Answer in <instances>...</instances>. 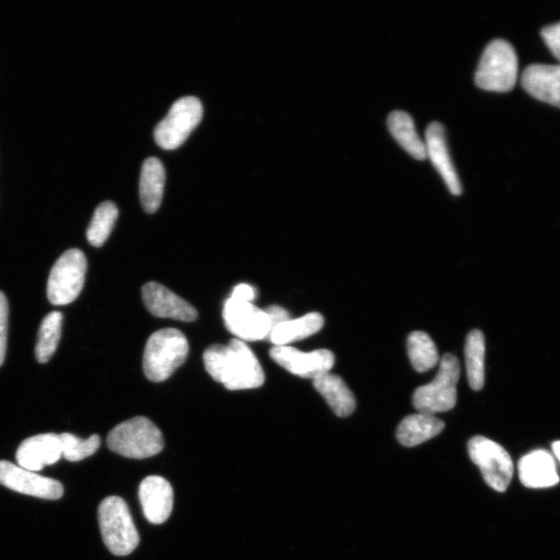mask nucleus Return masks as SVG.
Returning a JSON list of instances; mask_svg holds the SVG:
<instances>
[{"label":"nucleus","mask_w":560,"mask_h":560,"mask_svg":"<svg viewBox=\"0 0 560 560\" xmlns=\"http://www.w3.org/2000/svg\"><path fill=\"white\" fill-rule=\"evenodd\" d=\"M204 363L210 376L230 390L259 388L265 382L258 358L238 339L228 346L209 347L204 353Z\"/></svg>","instance_id":"nucleus-1"},{"label":"nucleus","mask_w":560,"mask_h":560,"mask_svg":"<svg viewBox=\"0 0 560 560\" xmlns=\"http://www.w3.org/2000/svg\"><path fill=\"white\" fill-rule=\"evenodd\" d=\"M111 452L130 459L143 460L162 452L161 431L144 416H137L112 429L107 436Z\"/></svg>","instance_id":"nucleus-2"},{"label":"nucleus","mask_w":560,"mask_h":560,"mask_svg":"<svg viewBox=\"0 0 560 560\" xmlns=\"http://www.w3.org/2000/svg\"><path fill=\"white\" fill-rule=\"evenodd\" d=\"M189 345L178 329L166 328L154 332L145 348L144 372L153 382L170 378L187 359Z\"/></svg>","instance_id":"nucleus-3"},{"label":"nucleus","mask_w":560,"mask_h":560,"mask_svg":"<svg viewBox=\"0 0 560 560\" xmlns=\"http://www.w3.org/2000/svg\"><path fill=\"white\" fill-rule=\"evenodd\" d=\"M98 518L103 542L112 554L126 556L136 549L140 538L123 498L106 497L100 503Z\"/></svg>","instance_id":"nucleus-4"},{"label":"nucleus","mask_w":560,"mask_h":560,"mask_svg":"<svg viewBox=\"0 0 560 560\" xmlns=\"http://www.w3.org/2000/svg\"><path fill=\"white\" fill-rule=\"evenodd\" d=\"M518 77V56L507 41L494 40L485 49L475 83L489 92L506 93L513 90Z\"/></svg>","instance_id":"nucleus-5"},{"label":"nucleus","mask_w":560,"mask_h":560,"mask_svg":"<svg viewBox=\"0 0 560 560\" xmlns=\"http://www.w3.org/2000/svg\"><path fill=\"white\" fill-rule=\"evenodd\" d=\"M461 368L453 354H445L440 361L436 378L419 387L413 395V405L418 413L434 415L452 410L457 404V384Z\"/></svg>","instance_id":"nucleus-6"},{"label":"nucleus","mask_w":560,"mask_h":560,"mask_svg":"<svg viewBox=\"0 0 560 560\" xmlns=\"http://www.w3.org/2000/svg\"><path fill=\"white\" fill-rule=\"evenodd\" d=\"M87 269V258L81 250L66 251L51 269L47 286L49 301L59 306L75 301L84 286Z\"/></svg>","instance_id":"nucleus-7"},{"label":"nucleus","mask_w":560,"mask_h":560,"mask_svg":"<svg viewBox=\"0 0 560 560\" xmlns=\"http://www.w3.org/2000/svg\"><path fill=\"white\" fill-rule=\"evenodd\" d=\"M203 114V105L198 98L179 99L155 129L157 145L170 151L181 147L191 132L201 123Z\"/></svg>","instance_id":"nucleus-8"},{"label":"nucleus","mask_w":560,"mask_h":560,"mask_svg":"<svg viewBox=\"0 0 560 560\" xmlns=\"http://www.w3.org/2000/svg\"><path fill=\"white\" fill-rule=\"evenodd\" d=\"M468 453L492 489L498 492L507 491L513 479L514 464L509 453L501 445L489 438L475 436L468 442Z\"/></svg>","instance_id":"nucleus-9"},{"label":"nucleus","mask_w":560,"mask_h":560,"mask_svg":"<svg viewBox=\"0 0 560 560\" xmlns=\"http://www.w3.org/2000/svg\"><path fill=\"white\" fill-rule=\"evenodd\" d=\"M223 320L228 330L242 342L268 340L272 330L265 311L252 304L230 297L223 307Z\"/></svg>","instance_id":"nucleus-10"},{"label":"nucleus","mask_w":560,"mask_h":560,"mask_svg":"<svg viewBox=\"0 0 560 560\" xmlns=\"http://www.w3.org/2000/svg\"><path fill=\"white\" fill-rule=\"evenodd\" d=\"M0 485L21 494L48 500H58L64 495V486L59 481L45 478L9 461H0Z\"/></svg>","instance_id":"nucleus-11"},{"label":"nucleus","mask_w":560,"mask_h":560,"mask_svg":"<svg viewBox=\"0 0 560 560\" xmlns=\"http://www.w3.org/2000/svg\"><path fill=\"white\" fill-rule=\"evenodd\" d=\"M270 356L291 374L314 380L328 374L335 361L333 353L329 350L321 349L304 353L288 346L272 348Z\"/></svg>","instance_id":"nucleus-12"},{"label":"nucleus","mask_w":560,"mask_h":560,"mask_svg":"<svg viewBox=\"0 0 560 560\" xmlns=\"http://www.w3.org/2000/svg\"><path fill=\"white\" fill-rule=\"evenodd\" d=\"M143 300L148 311L158 318L193 322L199 317L191 304L158 283L144 286Z\"/></svg>","instance_id":"nucleus-13"},{"label":"nucleus","mask_w":560,"mask_h":560,"mask_svg":"<svg viewBox=\"0 0 560 560\" xmlns=\"http://www.w3.org/2000/svg\"><path fill=\"white\" fill-rule=\"evenodd\" d=\"M62 455L60 435L41 434L25 439L18 447L16 461L26 470L37 472L59 462Z\"/></svg>","instance_id":"nucleus-14"},{"label":"nucleus","mask_w":560,"mask_h":560,"mask_svg":"<svg viewBox=\"0 0 560 560\" xmlns=\"http://www.w3.org/2000/svg\"><path fill=\"white\" fill-rule=\"evenodd\" d=\"M139 500L147 520L162 524L171 517L174 508L172 485L158 475L146 478L139 487Z\"/></svg>","instance_id":"nucleus-15"},{"label":"nucleus","mask_w":560,"mask_h":560,"mask_svg":"<svg viewBox=\"0 0 560 560\" xmlns=\"http://www.w3.org/2000/svg\"><path fill=\"white\" fill-rule=\"evenodd\" d=\"M427 158L431 160L448 190L454 195L462 193V184L448 151L445 129L437 122L431 123L426 132Z\"/></svg>","instance_id":"nucleus-16"},{"label":"nucleus","mask_w":560,"mask_h":560,"mask_svg":"<svg viewBox=\"0 0 560 560\" xmlns=\"http://www.w3.org/2000/svg\"><path fill=\"white\" fill-rule=\"evenodd\" d=\"M521 82L529 95L560 108V65L528 66Z\"/></svg>","instance_id":"nucleus-17"},{"label":"nucleus","mask_w":560,"mask_h":560,"mask_svg":"<svg viewBox=\"0 0 560 560\" xmlns=\"http://www.w3.org/2000/svg\"><path fill=\"white\" fill-rule=\"evenodd\" d=\"M521 483L532 489L550 488L558 484L553 457L545 451H535L524 456L518 465Z\"/></svg>","instance_id":"nucleus-18"},{"label":"nucleus","mask_w":560,"mask_h":560,"mask_svg":"<svg viewBox=\"0 0 560 560\" xmlns=\"http://www.w3.org/2000/svg\"><path fill=\"white\" fill-rule=\"evenodd\" d=\"M444 427L442 420L433 415L412 414L402 420L397 437L402 445L414 447L436 437Z\"/></svg>","instance_id":"nucleus-19"},{"label":"nucleus","mask_w":560,"mask_h":560,"mask_svg":"<svg viewBox=\"0 0 560 560\" xmlns=\"http://www.w3.org/2000/svg\"><path fill=\"white\" fill-rule=\"evenodd\" d=\"M314 387L336 415L347 417L354 412L355 397L339 376L325 374L314 380Z\"/></svg>","instance_id":"nucleus-20"},{"label":"nucleus","mask_w":560,"mask_h":560,"mask_svg":"<svg viewBox=\"0 0 560 560\" xmlns=\"http://www.w3.org/2000/svg\"><path fill=\"white\" fill-rule=\"evenodd\" d=\"M165 186V171L161 161L155 157L148 158L143 165L140 176V201L146 212L155 213L161 206Z\"/></svg>","instance_id":"nucleus-21"},{"label":"nucleus","mask_w":560,"mask_h":560,"mask_svg":"<svg viewBox=\"0 0 560 560\" xmlns=\"http://www.w3.org/2000/svg\"><path fill=\"white\" fill-rule=\"evenodd\" d=\"M324 326V319L319 313H311L302 318L286 321L276 326L269 334L268 341L275 347L288 346L304 340L319 332Z\"/></svg>","instance_id":"nucleus-22"},{"label":"nucleus","mask_w":560,"mask_h":560,"mask_svg":"<svg viewBox=\"0 0 560 560\" xmlns=\"http://www.w3.org/2000/svg\"><path fill=\"white\" fill-rule=\"evenodd\" d=\"M388 129L397 143L414 159H427L426 145L419 137L413 119L405 111H394L388 117Z\"/></svg>","instance_id":"nucleus-23"},{"label":"nucleus","mask_w":560,"mask_h":560,"mask_svg":"<svg viewBox=\"0 0 560 560\" xmlns=\"http://www.w3.org/2000/svg\"><path fill=\"white\" fill-rule=\"evenodd\" d=\"M466 370L470 387L481 390L485 383V336L480 330H472L465 346Z\"/></svg>","instance_id":"nucleus-24"},{"label":"nucleus","mask_w":560,"mask_h":560,"mask_svg":"<svg viewBox=\"0 0 560 560\" xmlns=\"http://www.w3.org/2000/svg\"><path fill=\"white\" fill-rule=\"evenodd\" d=\"M407 345L410 361L417 372H428L438 363L437 347L426 332H412L409 335Z\"/></svg>","instance_id":"nucleus-25"},{"label":"nucleus","mask_w":560,"mask_h":560,"mask_svg":"<svg viewBox=\"0 0 560 560\" xmlns=\"http://www.w3.org/2000/svg\"><path fill=\"white\" fill-rule=\"evenodd\" d=\"M63 325V314L52 312L43 320L36 345V357L40 363L48 362L58 349Z\"/></svg>","instance_id":"nucleus-26"},{"label":"nucleus","mask_w":560,"mask_h":560,"mask_svg":"<svg viewBox=\"0 0 560 560\" xmlns=\"http://www.w3.org/2000/svg\"><path fill=\"white\" fill-rule=\"evenodd\" d=\"M118 216L119 210L114 203L104 202L98 206L87 231V238L93 246L101 247L107 241Z\"/></svg>","instance_id":"nucleus-27"},{"label":"nucleus","mask_w":560,"mask_h":560,"mask_svg":"<svg viewBox=\"0 0 560 560\" xmlns=\"http://www.w3.org/2000/svg\"><path fill=\"white\" fill-rule=\"evenodd\" d=\"M62 455L69 462H79L93 456L99 450L101 438L93 435L88 439H81L70 433L60 435Z\"/></svg>","instance_id":"nucleus-28"},{"label":"nucleus","mask_w":560,"mask_h":560,"mask_svg":"<svg viewBox=\"0 0 560 560\" xmlns=\"http://www.w3.org/2000/svg\"><path fill=\"white\" fill-rule=\"evenodd\" d=\"M9 323V305L3 292H0V367L3 366L7 353Z\"/></svg>","instance_id":"nucleus-29"},{"label":"nucleus","mask_w":560,"mask_h":560,"mask_svg":"<svg viewBox=\"0 0 560 560\" xmlns=\"http://www.w3.org/2000/svg\"><path fill=\"white\" fill-rule=\"evenodd\" d=\"M541 36L551 53L560 62V22L544 27Z\"/></svg>","instance_id":"nucleus-30"},{"label":"nucleus","mask_w":560,"mask_h":560,"mask_svg":"<svg viewBox=\"0 0 560 560\" xmlns=\"http://www.w3.org/2000/svg\"><path fill=\"white\" fill-rule=\"evenodd\" d=\"M265 312L270 319L272 330L279 324H282L291 319L290 314L285 310V308L277 305H271L267 307Z\"/></svg>","instance_id":"nucleus-31"},{"label":"nucleus","mask_w":560,"mask_h":560,"mask_svg":"<svg viewBox=\"0 0 560 560\" xmlns=\"http://www.w3.org/2000/svg\"><path fill=\"white\" fill-rule=\"evenodd\" d=\"M256 296L257 292L254 287L247 284H241L233 290L231 297L238 300L251 302L256 298Z\"/></svg>","instance_id":"nucleus-32"},{"label":"nucleus","mask_w":560,"mask_h":560,"mask_svg":"<svg viewBox=\"0 0 560 560\" xmlns=\"http://www.w3.org/2000/svg\"><path fill=\"white\" fill-rule=\"evenodd\" d=\"M552 451L556 459L560 462V441H556L552 444Z\"/></svg>","instance_id":"nucleus-33"}]
</instances>
